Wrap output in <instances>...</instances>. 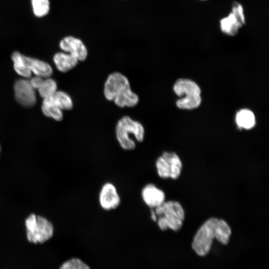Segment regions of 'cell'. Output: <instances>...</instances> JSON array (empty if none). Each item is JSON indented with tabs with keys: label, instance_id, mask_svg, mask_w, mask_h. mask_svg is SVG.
<instances>
[{
	"label": "cell",
	"instance_id": "25",
	"mask_svg": "<svg viewBox=\"0 0 269 269\" xmlns=\"http://www.w3.org/2000/svg\"><path fill=\"white\" fill-rule=\"evenodd\" d=\"M150 218L153 221L156 222L157 216L153 209H151V210L150 212Z\"/></svg>",
	"mask_w": 269,
	"mask_h": 269
},
{
	"label": "cell",
	"instance_id": "13",
	"mask_svg": "<svg viewBox=\"0 0 269 269\" xmlns=\"http://www.w3.org/2000/svg\"><path fill=\"white\" fill-rule=\"evenodd\" d=\"M173 90L178 96L188 97L200 95L201 90L199 86L194 81L185 79H178L175 83Z\"/></svg>",
	"mask_w": 269,
	"mask_h": 269
},
{
	"label": "cell",
	"instance_id": "7",
	"mask_svg": "<svg viewBox=\"0 0 269 269\" xmlns=\"http://www.w3.org/2000/svg\"><path fill=\"white\" fill-rule=\"evenodd\" d=\"M121 199L116 186L112 182L105 183L99 194V202L101 207L106 211L117 208Z\"/></svg>",
	"mask_w": 269,
	"mask_h": 269
},
{
	"label": "cell",
	"instance_id": "20",
	"mask_svg": "<svg viewBox=\"0 0 269 269\" xmlns=\"http://www.w3.org/2000/svg\"><path fill=\"white\" fill-rule=\"evenodd\" d=\"M32 8L34 14L38 17L46 15L50 10L49 0H31Z\"/></svg>",
	"mask_w": 269,
	"mask_h": 269
},
{
	"label": "cell",
	"instance_id": "12",
	"mask_svg": "<svg viewBox=\"0 0 269 269\" xmlns=\"http://www.w3.org/2000/svg\"><path fill=\"white\" fill-rule=\"evenodd\" d=\"M24 62L31 73L44 78L50 77L53 73L52 67L47 62L23 55Z\"/></svg>",
	"mask_w": 269,
	"mask_h": 269
},
{
	"label": "cell",
	"instance_id": "17",
	"mask_svg": "<svg viewBox=\"0 0 269 269\" xmlns=\"http://www.w3.org/2000/svg\"><path fill=\"white\" fill-rule=\"evenodd\" d=\"M11 57L15 71L25 78H30L32 73L24 62L23 55L18 51H14Z\"/></svg>",
	"mask_w": 269,
	"mask_h": 269
},
{
	"label": "cell",
	"instance_id": "24",
	"mask_svg": "<svg viewBox=\"0 0 269 269\" xmlns=\"http://www.w3.org/2000/svg\"><path fill=\"white\" fill-rule=\"evenodd\" d=\"M44 78L38 76H35L31 78L29 80L31 86L35 89L38 90L42 85Z\"/></svg>",
	"mask_w": 269,
	"mask_h": 269
},
{
	"label": "cell",
	"instance_id": "10",
	"mask_svg": "<svg viewBox=\"0 0 269 269\" xmlns=\"http://www.w3.org/2000/svg\"><path fill=\"white\" fill-rule=\"evenodd\" d=\"M141 196L144 203L151 209H155L165 201L164 192L152 183L143 187Z\"/></svg>",
	"mask_w": 269,
	"mask_h": 269
},
{
	"label": "cell",
	"instance_id": "21",
	"mask_svg": "<svg viewBox=\"0 0 269 269\" xmlns=\"http://www.w3.org/2000/svg\"><path fill=\"white\" fill-rule=\"evenodd\" d=\"M200 95L183 97L176 101L177 106L181 109L191 110L197 108L200 104Z\"/></svg>",
	"mask_w": 269,
	"mask_h": 269
},
{
	"label": "cell",
	"instance_id": "11",
	"mask_svg": "<svg viewBox=\"0 0 269 269\" xmlns=\"http://www.w3.org/2000/svg\"><path fill=\"white\" fill-rule=\"evenodd\" d=\"M244 22L242 7L240 5L234 7L233 12L228 17L221 21L222 30L230 34H234L237 29Z\"/></svg>",
	"mask_w": 269,
	"mask_h": 269
},
{
	"label": "cell",
	"instance_id": "9",
	"mask_svg": "<svg viewBox=\"0 0 269 269\" xmlns=\"http://www.w3.org/2000/svg\"><path fill=\"white\" fill-rule=\"evenodd\" d=\"M59 47L63 51L75 57L79 61L86 60L88 56L87 48L83 42L78 38L67 36L59 42Z\"/></svg>",
	"mask_w": 269,
	"mask_h": 269
},
{
	"label": "cell",
	"instance_id": "22",
	"mask_svg": "<svg viewBox=\"0 0 269 269\" xmlns=\"http://www.w3.org/2000/svg\"><path fill=\"white\" fill-rule=\"evenodd\" d=\"M41 110L43 114L46 117L60 121L63 119V112L58 107L51 104L42 103Z\"/></svg>",
	"mask_w": 269,
	"mask_h": 269
},
{
	"label": "cell",
	"instance_id": "23",
	"mask_svg": "<svg viewBox=\"0 0 269 269\" xmlns=\"http://www.w3.org/2000/svg\"><path fill=\"white\" fill-rule=\"evenodd\" d=\"M59 269H90L89 267L78 259H72L63 263Z\"/></svg>",
	"mask_w": 269,
	"mask_h": 269
},
{
	"label": "cell",
	"instance_id": "1",
	"mask_svg": "<svg viewBox=\"0 0 269 269\" xmlns=\"http://www.w3.org/2000/svg\"><path fill=\"white\" fill-rule=\"evenodd\" d=\"M231 234V228L225 221L210 218L197 231L193 239L192 248L198 255L206 256L210 251L214 239L227 245Z\"/></svg>",
	"mask_w": 269,
	"mask_h": 269
},
{
	"label": "cell",
	"instance_id": "16",
	"mask_svg": "<svg viewBox=\"0 0 269 269\" xmlns=\"http://www.w3.org/2000/svg\"><path fill=\"white\" fill-rule=\"evenodd\" d=\"M113 101L121 108L134 107L138 104L139 98L137 95L130 89L116 97Z\"/></svg>",
	"mask_w": 269,
	"mask_h": 269
},
{
	"label": "cell",
	"instance_id": "26",
	"mask_svg": "<svg viewBox=\"0 0 269 269\" xmlns=\"http://www.w3.org/2000/svg\"></svg>",
	"mask_w": 269,
	"mask_h": 269
},
{
	"label": "cell",
	"instance_id": "3",
	"mask_svg": "<svg viewBox=\"0 0 269 269\" xmlns=\"http://www.w3.org/2000/svg\"><path fill=\"white\" fill-rule=\"evenodd\" d=\"M157 216L156 222L162 231L170 229L177 231L182 227L185 213L181 205L177 201H164L153 209Z\"/></svg>",
	"mask_w": 269,
	"mask_h": 269
},
{
	"label": "cell",
	"instance_id": "8",
	"mask_svg": "<svg viewBox=\"0 0 269 269\" xmlns=\"http://www.w3.org/2000/svg\"><path fill=\"white\" fill-rule=\"evenodd\" d=\"M14 94L17 102L24 107H31L36 103L35 89L27 79H21L15 82Z\"/></svg>",
	"mask_w": 269,
	"mask_h": 269
},
{
	"label": "cell",
	"instance_id": "4",
	"mask_svg": "<svg viewBox=\"0 0 269 269\" xmlns=\"http://www.w3.org/2000/svg\"><path fill=\"white\" fill-rule=\"evenodd\" d=\"M27 240L32 243H43L53 235L52 224L45 218L34 214L30 215L25 222Z\"/></svg>",
	"mask_w": 269,
	"mask_h": 269
},
{
	"label": "cell",
	"instance_id": "18",
	"mask_svg": "<svg viewBox=\"0 0 269 269\" xmlns=\"http://www.w3.org/2000/svg\"><path fill=\"white\" fill-rule=\"evenodd\" d=\"M236 123L239 128L249 130L255 125V117L254 113L248 109H242L236 116Z\"/></svg>",
	"mask_w": 269,
	"mask_h": 269
},
{
	"label": "cell",
	"instance_id": "19",
	"mask_svg": "<svg viewBox=\"0 0 269 269\" xmlns=\"http://www.w3.org/2000/svg\"><path fill=\"white\" fill-rule=\"evenodd\" d=\"M56 82L50 77L44 78V81L38 89L41 97L44 99L53 95L57 91Z\"/></svg>",
	"mask_w": 269,
	"mask_h": 269
},
{
	"label": "cell",
	"instance_id": "6",
	"mask_svg": "<svg viewBox=\"0 0 269 269\" xmlns=\"http://www.w3.org/2000/svg\"><path fill=\"white\" fill-rule=\"evenodd\" d=\"M130 89V84L127 77L115 72L107 77L104 84V94L108 100L113 101L116 97Z\"/></svg>",
	"mask_w": 269,
	"mask_h": 269
},
{
	"label": "cell",
	"instance_id": "2",
	"mask_svg": "<svg viewBox=\"0 0 269 269\" xmlns=\"http://www.w3.org/2000/svg\"><path fill=\"white\" fill-rule=\"evenodd\" d=\"M145 131L142 125L128 116L123 117L117 124L116 136L120 146L125 150H132L136 147L134 139L142 142L144 138Z\"/></svg>",
	"mask_w": 269,
	"mask_h": 269
},
{
	"label": "cell",
	"instance_id": "14",
	"mask_svg": "<svg viewBox=\"0 0 269 269\" xmlns=\"http://www.w3.org/2000/svg\"><path fill=\"white\" fill-rule=\"evenodd\" d=\"M53 59L57 69L61 72H66L71 70L79 62L75 57L65 52L55 53Z\"/></svg>",
	"mask_w": 269,
	"mask_h": 269
},
{
	"label": "cell",
	"instance_id": "5",
	"mask_svg": "<svg viewBox=\"0 0 269 269\" xmlns=\"http://www.w3.org/2000/svg\"><path fill=\"white\" fill-rule=\"evenodd\" d=\"M155 167L160 177L175 179L180 175L182 162L175 153L165 151L156 160Z\"/></svg>",
	"mask_w": 269,
	"mask_h": 269
},
{
	"label": "cell",
	"instance_id": "15",
	"mask_svg": "<svg viewBox=\"0 0 269 269\" xmlns=\"http://www.w3.org/2000/svg\"><path fill=\"white\" fill-rule=\"evenodd\" d=\"M42 103L53 104L62 110H70L73 107L71 97L62 91H57L53 95L43 99Z\"/></svg>",
	"mask_w": 269,
	"mask_h": 269
}]
</instances>
